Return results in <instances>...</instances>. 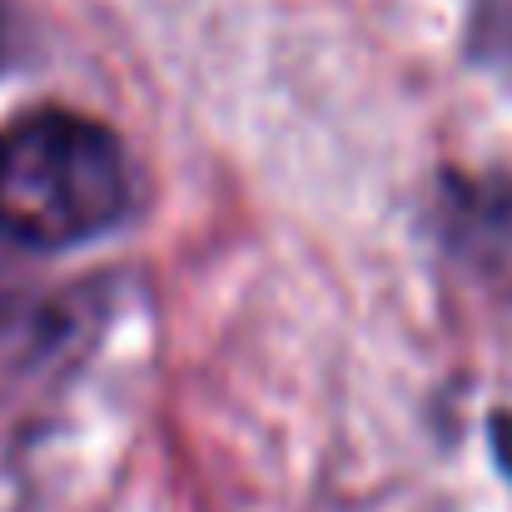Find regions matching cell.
Returning <instances> with one entry per match:
<instances>
[{
    "instance_id": "1",
    "label": "cell",
    "mask_w": 512,
    "mask_h": 512,
    "mask_svg": "<svg viewBox=\"0 0 512 512\" xmlns=\"http://www.w3.org/2000/svg\"><path fill=\"white\" fill-rule=\"evenodd\" d=\"M130 209L120 140L85 115L40 110L0 135V229L30 249L110 234Z\"/></svg>"
}]
</instances>
